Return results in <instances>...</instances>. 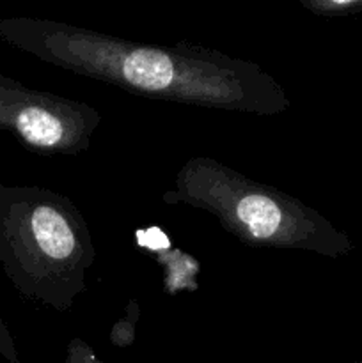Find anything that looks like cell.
Returning <instances> with one entry per match:
<instances>
[{
	"label": "cell",
	"mask_w": 362,
	"mask_h": 363,
	"mask_svg": "<svg viewBox=\"0 0 362 363\" xmlns=\"http://www.w3.org/2000/svg\"><path fill=\"white\" fill-rule=\"evenodd\" d=\"M357 363H362V360H361V362H357Z\"/></svg>",
	"instance_id": "cell-6"
},
{
	"label": "cell",
	"mask_w": 362,
	"mask_h": 363,
	"mask_svg": "<svg viewBox=\"0 0 362 363\" xmlns=\"http://www.w3.org/2000/svg\"><path fill=\"white\" fill-rule=\"evenodd\" d=\"M102 123L96 108L0 77V128L48 156H75L91 145Z\"/></svg>",
	"instance_id": "cell-4"
},
{
	"label": "cell",
	"mask_w": 362,
	"mask_h": 363,
	"mask_svg": "<svg viewBox=\"0 0 362 363\" xmlns=\"http://www.w3.org/2000/svg\"><path fill=\"white\" fill-rule=\"evenodd\" d=\"M300 4L319 16H348L362 13V0H300Z\"/></svg>",
	"instance_id": "cell-5"
},
{
	"label": "cell",
	"mask_w": 362,
	"mask_h": 363,
	"mask_svg": "<svg viewBox=\"0 0 362 363\" xmlns=\"http://www.w3.org/2000/svg\"><path fill=\"white\" fill-rule=\"evenodd\" d=\"M0 259L25 298L70 312L87 289L96 247L70 197L41 186L0 188Z\"/></svg>",
	"instance_id": "cell-3"
},
{
	"label": "cell",
	"mask_w": 362,
	"mask_h": 363,
	"mask_svg": "<svg viewBox=\"0 0 362 363\" xmlns=\"http://www.w3.org/2000/svg\"><path fill=\"white\" fill-rule=\"evenodd\" d=\"M162 199L165 204H183L215 216L224 230L248 247L312 252L330 259L353 250L343 230L300 199L209 156L185 162Z\"/></svg>",
	"instance_id": "cell-2"
},
{
	"label": "cell",
	"mask_w": 362,
	"mask_h": 363,
	"mask_svg": "<svg viewBox=\"0 0 362 363\" xmlns=\"http://www.w3.org/2000/svg\"><path fill=\"white\" fill-rule=\"evenodd\" d=\"M13 45L60 69L160 101L226 112L277 116L291 101L258 64L190 43L130 41L52 20L0 23Z\"/></svg>",
	"instance_id": "cell-1"
}]
</instances>
